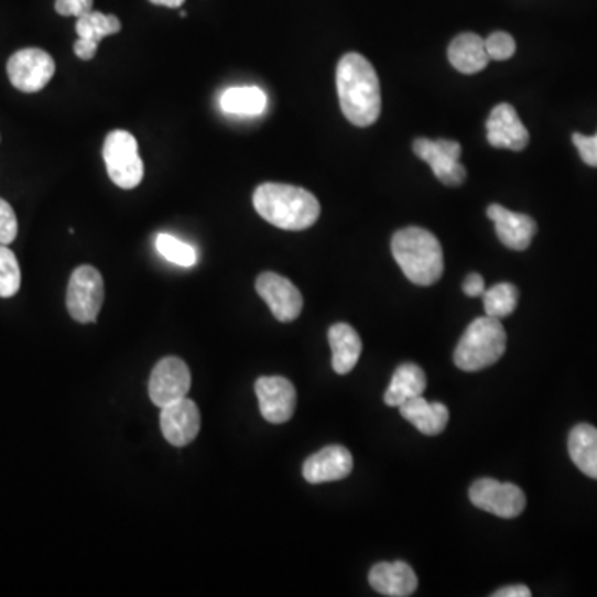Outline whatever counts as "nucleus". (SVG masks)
<instances>
[{
  "instance_id": "obj_1",
  "label": "nucleus",
  "mask_w": 597,
  "mask_h": 597,
  "mask_svg": "<svg viewBox=\"0 0 597 597\" xmlns=\"http://www.w3.org/2000/svg\"><path fill=\"white\" fill-rule=\"evenodd\" d=\"M337 94L344 117L366 128L376 123L382 110V95L376 68L360 54H347L337 65Z\"/></svg>"
},
{
  "instance_id": "obj_2",
  "label": "nucleus",
  "mask_w": 597,
  "mask_h": 597,
  "mask_svg": "<svg viewBox=\"0 0 597 597\" xmlns=\"http://www.w3.org/2000/svg\"><path fill=\"white\" fill-rule=\"evenodd\" d=\"M252 203L264 221L284 231H303L316 225L321 216V205L313 193L282 183L258 186Z\"/></svg>"
},
{
  "instance_id": "obj_3",
  "label": "nucleus",
  "mask_w": 597,
  "mask_h": 597,
  "mask_svg": "<svg viewBox=\"0 0 597 597\" xmlns=\"http://www.w3.org/2000/svg\"><path fill=\"white\" fill-rule=\"evenodd\" d=\"M392 254L409 281L432 285L442 278V245L433 232L423 228L400 229L392 238Z\"/></svg>"
},
{
  "instance_id": "obj_4",
  "label": "nucleus",
  "mask_w": 597,
  "mask_h": 597,
  "mask_svg": "<svg viewBox=\"0 0 597 597\" xmlns=\"http://www.w3.org/2000/svg\"><path fill=\"white\" fill-rule=\"evenodd\" d=\"M507 350V330L500 319L478 317L465 330L455 349V366L465 372H478L493 366Z\"/></svg>"
},
{
  "instance_id": "obj_5",
  "label": "nucleus",
  "mask_w": 597,
  "mask_h": 597,
  "mask_svg": "<svg viewBox=\"0 0 597 597\" xmlns=\"http://www.w3.org/2000/svg\"><path fill=\"white\" fill-rule=\"evenodd\" d=\"M104 160L108 176L118 188H137L143 180L144 166L138 153L137 138L128 131L115 130L107 134Z\"/></svg>"
},
{
  "instance_id": "obj_6",
  "label": "nucleus",
  "mask_w": 597,
  "mask_h": 597,
  "mask_svg": "<svg viewBox=\"0 0 597 597\" xmlns=\"http://www.w3.org/2000/svg\"><path fill=\"white\" fill-rule=\"evenodd\" d=\"M105 284L98 269L80 265L72 272L67 289V310L80 324H94L104 306Z\"/></svg>"
},
{
  "instance_id": "obj_7",
  "label": "nucleus",
  "mask_w": 597,
  "mask_h": 597,
  "mask_svg": "<svg viewBox=\"0 0 597 597\" xmlns=\"http://www.w3.org/2000/svg\"><path fill=\"white\" fill-rule=\"evenodd\" d=\"M413 152L428 163L433 175L446 186H460L467 180V170L460 163L462 146L452 140H428L419 138L413 143Z\"/></svg>"
},
{
  "instance_id": "obj_8",
  "label": "nucleus",
  "mask_w": 597,
  "mask_h": 597,
  "mask_svg": "<svg viewBox=\"0 0 597 597\" xmlns=\"http://www.w3.org/2000/svg\"><path fill=\"white\" fill-rule=\"evenodd\" d=\"M11 84L24 94H37L55 75V62L42 48L29 47L15 52L8 62Z\"/></svg>"
},
{
  "instance_id": "obj_9",
  "label": "nucleus",
  "mask_w": 597,
  "mask_h": 597,
  "mask_svg": "<svg viewBox=\"0 0 597 597\" xmlns=\"http://www.w3.org/2000/svg\"><path fill=\"white\" fill-rule=\"evenodd\" d=\"M470 500L475 507L500 518L520 517L527 508L523 490L513 484H501L493 478H481L470 488Z\"/></svg>"
},
{
  "instance_id": "obj_10",
  "label": "nucleus",
  "mask_w": 597,
  "mask_h": 597,
  "mask_svg": "<svg viewBox=\"0 0 597 597\" xmlns=\"http://www.w3.org/2000/svg\"><path fill=\"white\" fill-rule=\"evenodd\" d=\"M192 389V373L188 366L178 357H165L153 369L148 392L156 406L172 405L186 399Z\"/></svg>"
},
{
  "instance_id": "obj_11",
  "label": "nucleus",
  "mask_w": 597,
  "mask_h": 597,
  "mask_svg": "<svg viewBox=\"0 0 597 597\" xmlns=\"http://www.w3.org/2000/svg\"><path fill=\"white\" fill-rule=\"evenodd\" d=\"M256 291L279 323H292L303 313V294L284 275L262 272L256 281Z\"/></svg>"
},
{
  "instance_id": "obj_12",
  "label": "nucleus",
  "mask_w": 597,
  "mask_h": 597,
  "mask_svg": "<svg viewBox=\"0 0 597 597\" xmlns=\"http://www.w3.org/2000/svg\"><path fill=\"white\" fill-rule=\"evenodd\" d=\"M256 395L261 415L269 423H285L292 419L297 403L295 387L284 377H261L256 382Z\"/></svg>"
},
{
  "instance_id": "obj_13",
  "label": "nucleus",
  "mask_w": 597,
  "mask_h": 597,
  "mask_svg": "<svg viewBox=\"0 0 597 597\" xmlns=\"http://www.w3.org/2000/svg\"><path fill=\"white\" fill-rule=\"evenodd\" d=\"M160 425L166 442L175 446L189 445L202 428L198 405L186 397L172 405L163 406Z\"/></svg>"
},
{
  "instance_id": "obj_14",
  "label": "nucleus",
  "mask_w": 597,
  "mask_h": 597,
  "mask_svg": "<svg viewBox=\"0 0 597 597\" xmlns=\"http://www.w3.org/2000/svg\"><path fill=\"white\" fill-rule=\"evenodd\" d=\"M488 143L511 152H523L530 143V131L511 105L501 104L491 110L487 121Z\"/></svg>"
},
{
  "instance_id": "obj_15",
  "label": "nucleus",
  "mask_w": 597,
  "mask_h": 597,
  "mask_svg": "<svg viewBox=\"0 0 597 597\" xmlns=\"http://www.w3.org/2000/svg\"><path fill=\"white\" fill-rule=\"evenodd\" d=\"M354 458L346 446L330 445L304 462L303 475L311 485L339 481L352 474Z\"/></svg>"
},
{
  "instance_id": "obj_16",
  "label": "nucleus",
  "mask_w": 597,
  "mask_h": 597,
  "mask_svg": "<svg viewBox=\"0 0 597 597\" xmlns=\"http://www.w3.org/2000/svg\"><path fill=\"white\" fill-rule=\"evenodd\" d=\"M488 218L495 222L498 238L507 248L513 251H524L530 248L538 226L531 216L513 213L500 205H490L487 209Z\"/></svg>"
},
{
  "instance_id": "obj_17",
  "label": "nucleus",
  "mask_w": 597,
  "mask_h": 597,
  "mask_svg": "<svg viewBox=\"0 0 597 597\" xmlns=\"http://www.w3.org/2000/svg\"><path fill=\"white\" fill-rule=\"evenodd\" d=\"M120 31L121 22L117 15L101 14L98 11L80 15L75 25L78 35V41L74 44L75 55L82 61H91L97 54L101 39L118 34Z\"/></svg>"
},
{
  "instance_id": "obj_18",
  "label": "nucleus",
  "mask_w": 597,
  "mask_h": 597,
  "mask_svg": "<svg viewBox=\"0 0 597 597\" xmlns=\"http://www.w3.org/2000/svg\"><path fill=\"white\" fill-rule=\"evenodd\" d=\"M369 583L382 596L406 597L412 596L419 586L415 571L403 563H379L370 569Z\"/></svg>"
},
{
  "instance_id": "obj_19",
  "label": "nucleus",
  "mask_w": 597,
  "mask_h": 597,
  "mask_svg": "<svg viewBox=\"0 0 597 597\" xmlns=\"http://www.w3.org/2000/svg\"><path fill=\"white\" fill-rule=\"evenodd\" d=\"M399 410L403 419L412 423L423 435H439L451 420V412L443 403L428 402L423 395L402 403Z\"/></svg>"
},
{
  "instance_id": "obj_20",
  "label": "nucleus",
  "mask_w": 597,
  "mask_h": 597,
  "mask_svg": "<svg viewBox=\"0 0 597 597\" xmlns=\"http://www.w3.org/2000/svg\"><path fill=\"white\" fill-rule=\"evenodd\" d=\"M448 61L460 74L474 75L490 64L485 41L480 35L465 32L454 39L448 47Z\"/></svg>"
},
{
  "instance_id": "obj_21",
  "label": "nucleus",
  "mask_w": 597,
  "mask_h": 597,
  "mask_svg": "<svg viewBox=\"0 0 597 597\" xmlns=\"http://www.w3.org/2000/svg\"><path fill=\"white\" fill-rule=\"evenodd\" d=\"M329 344L333 349V369L339 376H346L357 366L362 354L359 334L349 324H334L329 329Z\"/></svg>"
},
{
  "instance_id": "obj_22",
  "label": "nucleus",
  "mask_w": 597,
  "mask_h": 597,
  "mask_svg": "<svg viewBox=\"0 0 597 597\" xmlns=\"http://www.w3.org/2000/svg\"><path fill=\"white\" fill-rule=\"evenodd\" d=\"M571 460L586 477L597 480V428L589 423L574 426L567 439Z\"/></svg>"
},
{
  "instance_id": "obj_23",
  "label": "nucleus",
  "mask_w": 597,
  "mask_h": 597,
  "mask_svg": "<svg viewBox=\"0 0 597 597\" xmlns=\"http://www.w3.org/2000/svg\"><path fill=\"white\" fill-rule=\"evenodd\" d=\"M425 389V372L416 363H402L393 372L383 400L389 406H400L402 403L415 399V397L423 395Z\"/></svg>"
},
{
  "instance_id": "obj_24",
  "label": "nucleus",
  "mask_w": 597,
  "mask_h": 597,
  "mask_svg": "<svg viewBox=\"0 0 597 597\" xmlns=\"http://www.w3.org/2000/svg\"><path fill=\"white\" fill-rule=\"evenodd\" d=\"M221 108L226 113L258 117L268 108V95L259 87H232L221 95Z\"/></svg>"
},
{
  "instance_id": "obj_25",
  "label": "nucleus",
  "mask_w": 597,
  "mask_h": 597,
  "mask_svg": "<svg viewBox=\"0 0 597 597\" xmlns=\"http://www.w3.org/2000/svg\"><path fill=\"white\" fill-rule=\"evenodd\" d=\"M520 292L510 282H500L484 292L485 313L495 319H504L517 310Z\"/></svg>"
},
{
  "instance_id": "obj_26",
  "label": "nucleus",
  "mask_w": 597,
  "mask_h": 597,
  "mask_svg": "<svg viewBox=\"0 0 597 597\" xmlns=\"http://www.w3.org/2000/svg\"><path fill=\"white\" fill-rule=\"evenodd\" d=\"M156 251L173 264L182 265V268H193L198 262V252L188 242L180 241L175 236L163 235L156 236Z\"/></svg>"
},
{
  "instance_id": "obj_27",
  "label": "nucleus",
  "mask_w": 597,
  "mask_h": 597,
  "mask_svg": "<svg viewBox=\"0 0 597 597\" xmlns=\"http://www.w3.org/2000/svg\"><path fill=\"white\" fill-rule=\"evenodd\" d=\"M21 265L8 246H0V297H14L21 289Z\"/></svg>"
},
{
  "instance_id": "obj_28",
  "label": "nucleus",
  "mask_w": 597,
  "mask_h": 597,
  "mask_svg": "<svg viewBox=\"0 0 597 597\" xmlns=\"http://www.w3.org/2000/svg\"><path fill=\"white\" fill-rule=\"evenodd\" d=\"M485 47H487L488 55L491 61H508L513 57L517 52V42L507 32H493L490 37L485 41Z\"/></svg>"
},
{
  "instance_id": "obj_29",
  "label": "nucleus",
  "mask_w": 597,
  "mask_h": 597,
  "mask_svg": "<svg viewBox=\"0 0 597 597\" xmlns=\"http://www.w3.org/2000/svg\"><path fill=\"white\" fill-rule=\"evenodd\" d=\"M19 222L14 209L0 198V246H9L18 238Z\"/></svg>"
},
{
  "instance_id": "obj_30",
  "label": "nucleus",
  "mask_w": 597,
  "mask_h": 597,
  "mask_svg": "<svg viewBox=\"0 0 597 597\" xmlns=\"http://www.w3.org/2000/svg\"><path fill=\"white\" fill-rule=\"evenodd\" d=\"M574 146L579 152L580 160L586 165L597 169V133L594 137H586V134L574 133L573 134Z\"/></svg>"
},
{
  "instance_id": "obj_31",
  "label": "nucleus",
  "mask_w": 597,
  "mask_h": 597,
  "mask_svg": "<svg viewBox=\"0 0 597 597\" xmlns=\"http://www.w3.org/2000/svg\"><path fill=\"white\" fill-rule=\"evenodd\" d=\"M55 11L64 18H80L94 11V0H55Z\"/></svg>"
},
{
  "instance_id": "obj_32",
  "label": "nucleus",
  "mask_w": 597,
  "mask_h": 597,
  "mask_svg": "<svg viewBox=\"0 0 597 597\" xmlns=\"http://www.w3.org/2000/svg\"><path fill=\"white\" fill-rule=\"evenodd\" d=\"M485 289V279L480 274L474 272V274L468 275L464 282V292L468 297H478V295H484Z\"/></svg>"
},
{
  "instance_id": "obj_33",
  "label": "nucleus",
  "mask_w": 597,
  "mask_h": 597,
  "mask_svg": "<svg viewBox=\"0 0 597 597\" xmlns=\"http://www.w3.org/2000/svg\"><path fill=\"white\" fill-rule=\"evenodd\" d=\"M495 597H530V587L523 586V584H514V586H507L503 589L497 590L493 594Z\"/></svg>"
},
{
  "instance_id": "obj_34",
  "label": "nucleus",
  "mask_w": 597,
  "mask_h": 597,
  "mask_svg": "<svg viewBox=\"0 0 597 597\" xmlns=\"http://www.w3.org/2000/svg\"><path fill=\"white\" fill-rule=\"evenodd\" d=\"M153 6H163V8L178 9L185 4V0H150Z\"/></svg>"
}]
</instances>
